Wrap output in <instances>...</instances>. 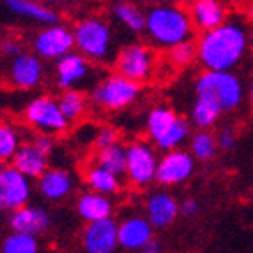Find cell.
<instances>
[{"label": "cell", "instance_id": "6da1fadb", "mask_svg": "<svg viewBox=\"0 0 253 253\" xmlns=\"http://www.w3.org/2000/svg\"><path fill=\"white\" fill-rule=\"evenodd\" d=\"M248 29L243 21L227 20L221 27L204 32L199 38V60L206 71H225L236 68L248 50Z\"/></svg>", "mask_w": 253, "mask_h": 253}, {"label": "cell", "instance_id": "7a4b0ae2", "mask_svg": "<svg viewBox=\"0 0 253 253\" xmlns=\"http://www.w3.org/2000/svg\"><path fill=\"white\" fill-rule=\"evenodd\" d=\"M193 27L190 11L177 5H152L147 11L145 32L152 39V42L160 46L172 50L181 42L190 41L193 38Z\"/></svg>", "mask_w": 253, "mask_h": 253}, {"label": "cell", "instance_id": "3957f363", "mask_svg": "<svg viewBox=\"0 0 253 253\" xmlns=\"http://www.w3.org/2000/svg\"><path fill=\"white\" fill-rule=\"evenodd\" d=\"M197 97H202L218 106L221 112L237 108L243 99V85L232 73L204 71L195 85Z\"/></svg>", "mask_w": 253, "mask_h": 253}, {"label": "cell", "instance_id": "277c9868", "mask_svg": "<svg viewBox=\"0 0 253 253\" xmlns=\"http://www.w3.org/2000/svg\"><path fill=\"white\" fill-rule=\"evenodd\" d=\"M73 34H75L76 50L87 60L105 62L110 59L114 39H112V29L103 18H84L75 25Z\"/></svg>", "mask_w": 253, "mask_h": 253}, {"label": "cell", "instance_id": "5b68a950", "mask_svg": "<svg viewBox=\"0 0 253 253\" xmlns=\"http://www.w3.org/2000/svg\"><path fill=\"white\" fill-rule=\"evenodd\" d=\"M147 131L158 149L167 152L177 151L179 145L190 136V123L175 115L169 106H158L149 114Z\"/></svg>", "mask_w": 253, "mask_h": 253}, {"label": "cell", "instance_id": "8992f818", "mask_svg": "<svg viewBox=\"0 0 253 253\" xmlns=\"http://www.w3.org/2000/svg\"><path fill=\"white\" fill-rule=\"evenodd\" d=\"M140 92V85L121 75L106 76L92 90V101L101 108L119 110L127 106Z\"/></svg>", "mask_w": 253, "mask_h": 253}, {"label": "cell", "instance_id": "52a82bcc", "mask_svg": "<svg viewBox=\"0 0 253 253\" xmlns=\"http://www.w3.org/2000/svg\"><path fill=\"white\" fill-rule=\"evenodd\" d=\"M25 119L32 127L42 135H55L68 127L69 121L62 114L57 99L48 96H39L27 105Z\"/></svg>", "mask_w": 253, "mask_h": 253}, {"label": "cell", "instance_id": "ba28073f", "mask_svg": "<svg viewBox=\"0 0 253 253\" xmlns=\"http://www.w3.org/2000/svg\"><path fill=\"white\" fill-rule=\"evenodd\" d=\"M156 152L145 142H133L127 145V179L135 186H147L156 181L158 175Z\"/></svg>", "mask_w": 253, "mask_h": 253}, {"label": "cell", "instance_id": "9c48e42d", "mask_svg": "<svg viewBox=\"0 0 253 253\" xmlns=\"http://www.w3.org/2000/svg\"><path fill=\"white\" fill-rule=\"evenodd\" d=\"M30 181L14 167H2L0 170V206L5 211H18L27 207L30 200Z\"/></svg>", "mask_w": 253, "mask_h": 253}, {"label": "cell", "instance_id": "30bf717a", "mask_svg": "<svg viewBox=\"0 0 253 253\" xmlns=\"http://www.w3.org/2000/svg\"><path fill=\"white\" fill-rule=\"evenodd\" d=\"M152 68H154V53L151 48L144 44H129L124 50H121L115 60L117 75L135 84L147 80Z\"/></svg>", "mask_w": 253, "mask_h": 253}, {"label": "cell", "instance_id": "8fae6325", "mask_svg": "<svg viewBox=\"0 0 253 253\" xmlns=\"http://www.w3.org/2000/svg\"><path fill=\"white\" fill-rule=\"evenodd\" d=\"M73 48H76L75 34L62 25L46 27L34 38V51L39 59L60 60L73 53Z\"/></svg>", "mask_w": 253, "mask_h": 253}, {"label": "cell", "instance_id": "7c38bea8", "mask_svg": "<svg viewBox=\"0 0 253 253\" xmlns=\"http://www.w3.org/2000/svg\"><path fill=\"white\" fill-rule=\"evenodd\" d=\"M82 241L85 253H114L119 246V223L114 218L89 223Z\"/></svg>", "mask_w": 253, "mask_h": 253}, {"label": "cell", "instance_id": "4fadbf2b", "mask_svg": "<svg viewBox=\"0 0 253 253\" xmlns=\"http://www.w3.org/2000/svg\"><path fill=\"white\" fill-rule=\"evenodd\" d=\"M193 169L195 163L190 152L182 151V149L167 152L160 160V165H158L156 181L163 186L181 184L186 179L191 177Z\"/></svg>", "mask_w": 253, "mask_h": 253}, {"label": "cell", "instance_id": "5bb4252c", "mask_svg": "<svg viewBox=\"0 0 253 253\" xmlns=\"http://www.w3.org/2000/svg\"><path fill=\"white\" fill-rule=\"evenodd\" d=\"M51 219L42 207L38 206H27L23 209L11 212L9 216V227L13 232L27 234V236H41L50 228Z\"/></svg>", "mask_w": 253, "mask_h": 253}, {"label": "cell", "instance_id": "9a60e30c", "mask_svg": "<svg viewBox=\"0 0 253 253\" xmlns=\"http://www.w3.org/2000/svg\"><path fill=\"white\" fill-rule=\"evenodd\" d=\"M9 82L18 89H32L42 78V64L38 55L23 53L9 64Z\"/></svg>", "mask_w": 253, "mask_h": 253}, {"label": "cell", "instance_id": "2e32d148", "mask_svg": "<svg viewBox=\"0 0 253 253\" xmlns=\"http://www.w3.org/2000/svg\"><path fill=\"white\" fill-rule=\"evenodd\" d=\"M181 206L172 195L167 191H156L147 199L145 206V218L154 228H167L173 223V219L177 218Z\"/></svg>", "mask_w": 253, "mask_h": 253}, {"label": "cell", "instance_id": "e0dca14e", "mask_svg": "<svg viewBox=\"0 0 253 253\" xmlns=\"http://www.w3.org/2000/svg\"><path fill=\"white\" fill-rule=\"evenodd\" d=\"M154 227L147 218L133 216L119 223V246L124 250H142L152 241Z\"/></svg>", "mask_w": 253, "mask_h": 253}, {"label": "cell", "instance_id": "ac0fdd59", "mask_svg": "<svg viewBox=\"0 0 253 253\" xmlns=\"http://www.w3.org/2000/svg\"><path fill=\"white\" fill-rule=\"evenodd\" d=\"M90 66L89 60L80 53H69L64 59L57 60V84L60 89L73 90L78 84L89 76Z\"/></svg>", "mask_w": 253, "mask_h": 253}, {"label": "cell", "instance_id": "d6986e66", "mask_svg": "<svg viewBox=\"0 0 253 253\" xmlns=\"http://www.w3.org/2000/svg\"><path fill=\"white\" fill-rule=\"evenodd\" d=\"M190 16L193 25L204 34L223 25L227 21V9L216 0H197L190 5Z\"/></svg>", "mask_w": 253, "mask_h": 253}, {"label": "cell", "instance_id": "ffe728a7", "mask_svg": "<svg viewBox=\"0 0 253 253\" xmlns=\"http://www.w3.org/2000/svg\"><path fill=\"white\" fill-rule=\"evenodd\" d=\"M11 167H14L18 172H21L29 179H39L48 170V156L39 152L29 142V144L20 145V149L11 160Z\"/></svg>", "mask_w": 253, "mask_h": 253}, {"label": "cell", "instance_id": "44dd1931", "mask_svg": "<svg viewBox=\"0 0 253 253\" xmlns=\"http://www.w3.org/2000/svg\"><path fill=\"white\" fill-rule=\"evenodd\" d=\"M38 186L41 195L46 200H62L66 199L73 190V177L69 172L62 169H48L38 179Z\"/></svg>", "mask_w": 253, "mask_h": 253}, {"label": "cell", "instance_id": "7402d4cb", "mask_svg": "<svg viewBox=\"0 0 253 253\" xmlns=\"http://www.w3.org/2000/svg\"><path fill=\"white\" fill-rule=\"evenodd\" d=\"M4 7L16 16L29 18L32 21H39L48 27L59 25V14L46 5L32 2V0H4Z\"/></svg>", "mask_w": 253, "mask_h": 253}, {"label": "cell", "instance_id": "603a6c76", "mask_svg": "<svg viewBox=\"0 0 253 253\" xmlns=\"http://www.w3.org/2000/svg\"><path fill=\"white\" fill-rule=\"evenodd\" d=\"M76 209H78V214L89 221H101V219L112 218V211H114V206L106 199L105 195L94 193V191H87V193L80 195V199L76 202Z\"/></svg>", "mask_w": 253, "mask_h": 253}, {"label": "cell", "instance_id": "cb8c5ba5", "mask_svg": "<svg viewBox=\"0 0 253 253\" xmlns=\"http://www.w3.org/2000/svg\"><path fill=\"white\" fill-rule=\"evenodd\" d=\"M97 165L101 169L108 170L114 175L121 177V175H126L127 172V147L121 144H115L112 147L105 149V151H99L97 154Z\"/></svg>", "mask_w": 253, "mask_h": 253}, {"label": "cell", "instance_id": "d4e9b609", "mask_svg": "<svg viewBox=\"0 0 253 253\" xmlns=\"http://www.w3.org/2000/svg\"><path fill=\"white\" fill-rule=\"evenodd\" d=\"M112 13L123 23L126 29L133 30V32H142L145 30V23H147V13H144L138 5L129 4V2H117L112 5Z\"/></svg>", "mask_w": 253, "mask_h": 253}, {"label": "cell", "instance_id": "484cf974", "mask_svg": "<svg viewBox=\"0 0 253 253\" xmlns=\"http://www.w3.org/2000/svg\"><path fill=\"white\" fill-rule=\"evenodd\" d=\"M87 184L90 186V190L94 193L99 195H112L117 193L119 188H121V182H119V177L114 175L108 170L101 169L99 165L92 167V169L87 172Z\"/></svg>", "mask_w": 253, "mask_h": 253}, {"label": "cell", "instance_id": "4316f807", "mask_svg": "<svg viewBox=\"0 0 253 253\" xmlns=\"http://www.w3.org/2000/svg\"><path fill=\"white\" fill-rule=\"evenodd\" d=\"M221 114L223 112L216 105H212L211 101L202 99V97H197L193 103V108H191V123L199 127V129L206 131L211 126H214Z\"/></svg>", "mask_w": 253, "mask_h": 253}, {"label": "cell", "instance_id": "83f0119b", "mask_svg": "<svg viewBox=\"0 0 253 253\" xmlns=\"http://www.w3.org/2000/svg\"><path fill=\"white\" fill-rule=\"evenodd\" d=\"M57 101H59L60 110H62V114L66 115L68 121H76L78 117H82V114L85 112V106H87L85 96L75 89L62 92V96Z\"/></svg>", "mask_w": 253, "mask_h": 253}, {"label": "cell", "instance_id": "f1b7e54d", "mask_svg": "<svg viewBox=\"0 0 253 253\" xmlns=\"http://www.w3.org/2000/svg\"><path fill=\"white\" fill-rule=\"evenodd\" d=\"M39 245L34 236L11 232L2 243V253H38Z\"/></svg>", "mask_w": 253, "mask_h": 253}, {"label": "cell", "instance_id": "f546056e", "mask_svg": "<svg viewBox=\"0 0 253 253\" xmlns=\"http://www.w3.org/2000/svg\"><path fill=\"white\" fill-rule=\"evenodd\" d=\"M216 149H218L216 136L212 133H209V131H199L191 138V152L200 161L211 160L216 154Z\"/></svg>", "mask_w": 253, "mask_h": 253}, {"label": "cell", "instance_id": "4dcf8cb0", "mask_svg": "<svg viewBox=\"0 0 253 253\" xmlns=\"http://www.w3.org/2000/svg\"><path fill=\"white\" fill-rule=\"evenodd\" d=\"M170 59L175 66L182 68V66H190L195 59H199V44L197 41L190 39V41L181 42L177 46H173L170 50Z\"/></svg>", "mask_w": 253, "mask_h": 253}, {"label": "cell", "instance_id": "1f68e13d", "mask_svg": "<svg viewBox=\"0 0 253 253\" xmlns=\"http://www.w3.org/2000/svg\"><path fill=\"white\" fill-rule=\"evenodd\" d=\"M18 149H20V142H18L16 129L9 124H2L0 126V158L2 161L13 160Z\"/></svg>", "mask_w": 253, "mask_h": 253}, {"label": "cell", "instance_id": "d6a6232c", "mask_svg": "<svg viewBox=\"0 0 253 253\" xmlns=\"http://www.w3.org/2000/svg\"><path fill=\"white\" fill-rule=\"evenodd\" d=\"M216 142H218V149H221V151L225 152L234 151L237 144L236 129L232 126H223L218 131V135H216Z\"/></svg>", "mask_w": 253, "mask_h": 253}, {"label": "cell", "instance_id": "836d02e7", "mask_svg": "<svg viewBox=\"0 0 253 253\" xmlns=\"http://www.w3.org/2000/svg\"><path fill=\"white\" fill-rule=\"evenodd\" d=\"M117 144V133L112 127H103L96 136V145L99 151H105V149L112 147V145Z\"/></svg>", "mask_w": 253, "mask_h": 253}, {"label": "cell", "instance_id": "e575fe53", "mask_svg": "<svg viewBox=\"0 0 253 253\" xmlns=\"http://www.w3.org/2000/svg\"><path fill=\"white\" fill-rule=\"evenodd\" d=\"M30 144L34 145L39 152H42L44 156H48L51 151H53V140H51L50 135H42V133H38V135L32 138Z\"/></svg>", "mask_w": 253, "mask_h": 253}, {"label": "cell", "instance_id": "d590c367", "mask_svg": "<svg viewBox=\"0 0 253 253\" xmlns=\"http://www.w3.org/2000/svg\"><path fill=\"white\" fill-rule=\"evenodd\" d=\"M2 51H4L5 57H11V59H16V57L25 53L23 46H21L18 41H14V39H5V41L2 42Z\"/></svg>", "mask_w": 253, "mask_h": 253}, {"label": "cell", "instance_id": "8d00e7d4", "mask_svg": "<svg viewBox=\"0 0 253 253\" xmlns=\"http://www.w3.org/2000/svg\"><path fill=\"white\" fill-rule=\"evenodd\" d=\"M199 212V202L195 199H186L181 202V214L188 216V218H191V216H195Z\"/></svg>", "mask_w": 253, "mask_h": 253}, {"label": "cell", "instance_id": "74e56055", "mask_svg": "<svg viewBox=\"0 0 253 253\" xmlns=\"http://www.w3.org/2000/svg\"><path fill=\"white\" fill-rule=\"evenodd\" d=\"M140 253H161V245L158 241L152 239L147 246H144V248L140 250Z\"/></svg>", "mask_w": 253, "mask_h": 253}, {"label": "cell", "instance_id": "f35d334b", "mask_svg": "<svg viewBox=\"0 0 253 253\" xmlns=\"http://www.w3.org/2000/svg\"><path fill=\"white\" fill-rule=\"evenodd\" d=\"M248 14H250V18H252V20H253V5H252V7H250V11H248Z\"/></svg>", "mask_w": 253, "mask_h": 253}, {"label": "cell", "instance_id": "ab89813d", "mask_svg": "<svg viewBox=\"0 0 253 253\" xmlns=\"http://www.w3.org/2000/svg\"><path fill=\"white\" fill-rule=\"evenodd\" d=\"M252 103H253V85H252Z\"/></svg>", "mask_w": 253, "mask_h": 253}]
</instances>
